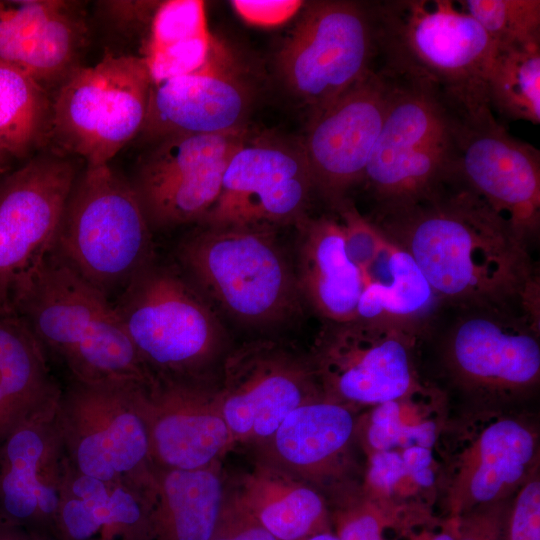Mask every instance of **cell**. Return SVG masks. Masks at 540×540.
I'll use <instances>...</instances> for the list:
<instances>
[{"label": "cell", "instance_id": "8fae6325", "mask_svg": "<svg viewBox=\"0 0 540 540\" xmlns=\"http://www.w3.org/2000/svg\"><path fill=\"white\" fill-rule=\"evenodd\" d=\"M146 386L73 380L62 389L54 421L73 471L105 481L155 480L145 415Z\"/></svg>", "mask_w": 540, "mask_h": 540}, {"label": "cell", "instance_id": "f546056e", "mask_svg": "<svg viewBox=\"0 0 540 540\" xmlns=\"http://www.w3.org/2000/svg\"><path fill=\"white\" fill-rule=\"evenodd\" d=\"M382 234L375 254L360 269L363 286L356 320L391 323L415 331L413 325L439 298L413 257Z\"/></svg>", "mask_w": 540, "mask_h": 540}, {"label": "cell", "instance_id": "3957f363", "mask_svg": "<svg viewBox=\"0 0 540 540\" xmlns=\"http://www.w3.org/2000/svg\"><path fill=\"white\" fill-rule=\"evenodd\" d=\"M381 52L390 70L419 80L458 115L491 108L487 80L497 46L450 0L382 1Z\"/></svg>", "mask_w": 540, "mask_h": 540}, {"label": "cell", "instance_id": "ac0fdd59", "mask_svg": "<svg viewBox=\"0 0 540 540\" xmlns=\"http://www.w3.org/2000/svg\"><path fill=\"white\" fill-rule=\"evenodd\" d=\"M394 83V73L383 65L309 116L300 145L315 189L335 206L363 181Z\"/></svg>", "mask_w": 540, "mask_h": 540}, {"label": "cell", "instance_id": "d6a6232c", "mask_svg": "<svg viewBox=\"0 0 540 540\" xmlns=\"http://www.w3.org/2000/svg\"><path fill=\"white\" fill-rule=\"evenodd\" d=\"M51 96L20 68L0 60V146L23 158L49 138Z\"/></svg>", "mask_w": 540, "mask_h": 540}, {"label": "cell", "instance_id": "ffe728a7", "mask_svg": "<svg viewBox=\"0 0 540 540\" xmlns=\"http://www.w3.org/2000/svg\"><path fill=\"white\" fill-rule=\"evenodd\" d=\"M252 100V88L237 58L215 38L201 67L152 84L137 137L151 144L171 135L245 130Z\"/></svg>", "mask_w": 540, "mask_h": 540}, {"label": "cell", "instance_id": "9c48e42d", "mask_svg": "<svg viewBox=\"0 0 540 540\" xmlns=\"http://www.w3.org/2000/svg\"><path fill=\"white\" fill-rule=\"evenodd\" d=\"M151 86L137 55L106 53L92 66H78L51 96L49 138L88 166L109 164L138 136Z\"/></svg>", "mask_w": 540, "mask_h": 540}, {"label": "cell", "instance_id": "b9f144b4", "mask_svg": "<svg viewBox=\"0 0 540 540\" xmlns=\"http://www.w3.org/2000/svg\"><path fill=\"white\" fill-rule=\"evenodd\" d=\"M438 525L426 526L419 534H415V532L412 531L405 537H408L410 540H456L457 519L446 518L440 526L439 531L436 532L432 530L431 532V529Z\"/></svg>", "mask_w": 540, "mask_h": 540}, {"label": "cell", "instance_id": "e0dca14e", "mask_svg": "<svg viewBox=\"0 0 540 540\" xmlns=\"http://www.w3.org/2000/svg\"><path fill=\"white\" fill-rule=\"evenodd\" d=\"M75 161L45 152L0 181V307L51 252L78 177Z\"/></svg>", "mask_w": 540, "mask_h": 540}, {"label": "cell", "instance_id": "bcb514c9", "mask_svg": "<svg viewBox=\"0 0 540 540\" xmlns=\"http://www.w3.org/2000/svg\"><path fill=\"white\" fill-rule=\"evenodd\" d=\"M34 540H53L51 538H48V537H45L43 535H40V534H35V537H34Z\"/></svg>", "mask_w": 540, "mask_h": 540}, {"label": "cell", "instance_id": "8d00e7d4", "mask_svg": "<svg viewBox=\"0 0 540 540\" xmlns=\"http://www.w3.org/2000/svg\"><path fill=\"white\" fill-rule=\"evenodd\" d=\"M511 502L480 506L460 516L456 540H508Z\"/></svg>", "mask_w": 540, "mask_h": 540}, {"label": "cell", "instance_id": "484cf974", "mask_svg": "<svg viewBox=\"0 0 540 540\" xmlns=\"http://www.w3.org/2000/svg\"><path fill=\"white\" fill-rule=\"evenodd\" d=\"M226 491L277 540H306L330 530L328 504L320 491L264 460L257 458Z\"/></svg>", "mask_w": 540, "mask_h": 540}, {"label": "cell", "instance_id": "7dc6e473", "mask_svg": "<svg viewBox=\"0 0 540 540\" xmlns=\"http://www.w3.org/2000/svg\"><path fill=\"white\" fill-rule=\"evenodd\" d=\"M5 171V167L4 166H0V176L2 175V173Z\"/></svg>", "mask_w": 540, "mask_h": 540}, {"label": "cell", "instance_id": "d4e9b609", "mask_svg": "<svg viewBox=\"0 0 540 540\" xmlns=\"http://www.w3.org/2000/svg\"><path fill=\"white\" fill-rule=\"evenodd\" d=\"M155 485L105 481L70 468L57 516L59 540H145Z\"/></svg>", "mask_w": 540, "mask_h": 540}, {"label": "cell", "instance_id": "4316f807", "mask_svg": "<svg viewBox=\"0 0 540 540\" xmlns=\"http://www.w3.org/2000/svg\"><path fill=\"white\" fill-rule=\"evenodd\" d=\"M298 286L313 308L333 323L356 320L362 273L350 259L342 223L331 217L302 219Z\"/></svg>", "mask_w": 540, "mask_h": 540}, {"label": "cell", "instance_id": "8992f818", "mask_svg": "<svg viewBox=\"0 0 540 540\" xmlns=\"http://www.w3.org/2000/svg\"><path fill=\"white\" fill-rule=\"evenodd\" d=\"M121 293L115 309L153 379L205 383L224 333L201 293L153 261Z\"/></svg>", "mask_w": 540, "mask_h": 540}, {"label": "cell", "instance_id": "52a82bcc", "mask_svg": "<svg viewBox=\"0 0 540 540\" xmlns=\"http://www.w3.org/2000/svg\"><path fill=\"white\" fill-rule=\"evenodd\" d=\"M434 451L447 518L510 500L539 470V436L528 415L475 406L447 420Z\"/></svg>", "mask_w": 540, "mask_h": 540}, {"label": "cell", "instance_id": "603a6c76", "mask_svg": "<svg viewBox=\"0 0 540 540\" xmlns=\"http://www.w3.org/2000/svg\"><path fill=\"white\" fill-rule=\"evenodd\" d=\"M87 36L75 1L0 0V60L31 75L47 90L78 66Z\"/></svg>", "mask_w": 540, "mask_h": 540}, {"label": "cell", "instance_id": "44dd1931", "mask_svg": "<svg viewBox=\"0 0 540 540\" xmlns=\"http://www.w3.org/2000/svg\"><path fill=\"white\" fill-rule=\"evenodd\" d=\"M55 412L23 423L0 442V521L59 540L57 516L70 465Z\"/></svg>", "mask_w": 540, "mask_h": 540}, {"label": "cell", "instance_id": "30bf717a", "mask_svg": "<svg viewBox=\"0 0 540 540\" xmlns=\"http://www.w3.org/2000/svg\"><path fill=\"white\" fill-rule=\"evenodd\" d=\"M381 33L382 2H310L279 51L280 74L311 115L375 70Z\"/></svg>", "mask_w": 540, "mask_h": 540}, {"label": "cell", "instance_id": "83f0119b", "mask_svg": "<svg viewBox=\"0 0 540 540\" xmlns=\"http://www.w3.org/2000/svg\"><path fill=\"white\" fill-rule=\"evenodd\" d=\"M27 326L0 307V442L15 428L53 414L62 389Z\"/></svg>", "mask_w": 540, "mask_h": 540}, {"label": "cell", "instance_id": "1f68e13d", "mask_svg": "<svg viewBox=\"0 0 540 540\" xmlns=\"http://www.w3.org/2000/svg\"><path fill=\"white\" fill-rule=\"evenodd\" d=\"M447 420L444 393L421 383L400 398L369 408L357 420L356 437L366 454L411 447L434 449Z\"/></svg>", "mask_w": 540, "mask_h": 540}, {"label": "cell", "instance_id": "836d02e7", "mask_svg": "<svg viewBox=\"0 0 540 540\" xmlns=\"http://www.w3.org/2000/svg\"><path fill=\"white\" fill-rule=\"evenodd\" d=\"M489 105L502 115L540 123V44L498 48L487 80Z\"/></svg>", "mask_w": 540, "mask_h": 540}, {"label": "cell", "instance_id": "d6986e66", "mask_svg": "<svg viewBox=\"0 0 540 540\" xmlns=\"http://www.w3.org/2000/svg\"><path fill=\"white\" fill-rule=\"evenodd\" d=\"M454 176L524 240L540 224V151L512 136L486 108L459 115Z\"/></svg>", "mask_w": 540, "mask_h": 540}, {"label": "cell", "instance_id": "5bb4252c", "mask_svg": "<svg viewBox=\"0 0 540 540\" xmlns=\"http://www.w3.org/2000/svg\"><path fill=\"white\" fill-rule=\"evenodd\" d=\"M538 324L488 306L474 307L452 327L446 364L476 406L506 407L538 385Z\"/></svg>", "mask_w": 540, "mask_h": 540}, {"label": "cell", "instance_id": "5b68a950", "mask_svg": "<svg viewBox=\"0 0 540 540\" xmlns=\"http://www.w3.org/2000/svg\"><path fill=\"white\" fill-rule=\"evenodd\" d=\"M52 251L107 297L152 262L151 227L130 181L86 165L73 185Z\"/></svg>", "mask_w": 540, "mask_h": 540}, {"label": "cell", "instance_id": "4dcf8cb0", "mask_svg": "<svg viewBox=\"0 0 540 540\" xmlns=\"http://www.w3.org/2000/svg\"><path fill=\"white\" fill-rule=\"evenodd\" d=\"M215 37L199 0L160 1L150 22L142 54L152 84L192 72L208 59Z\"/></svg>", "mask_w": 540, "mask_h": 540}, {"label": "cell", "instance_id": "7402d4cb", "mask_svg": "<svg viewBox=\"0 0 540 540\" xmlns=\"http://www.w3.org/2000/svg\"><path fill=\"white\" fill-rule=\"evenodd\" d=\"M144 404L155 469L207 468L233 447L216 388L156 379L145 387Z\"/></svg>", "mask_w": 540, "mask_h": 540}, {"label": "cell", "instance_id": "f35d334b", "mask_svg": "<svg viewBox=\"0 0 540 540\" xmlns=\"http://www.w3.org/2000/svg\"><path fill=\"white\" fill-rule=\"evenodd\" d=\"M210 540H277L225 490L223 507Z\"/></svg>", "mask_w": 540, "mask_h": 540}, {"label": "cell", "instance_id": "ab89813d", "mask_svg": "<svg viewBox=\"0 0 540 540\" xmlns=\"http://www.w3.org/2000/svg\"><path fill=\"white\" fill-rule=\"evenodd\" d=\"M232 7L246 22L264 27L280 25L304 6L299 0H234Z\"/></svg>", "mask_w": 540, "mask_h": 540}, {"label": "cell", "instance_id": "2e32d148", "mask_svg": "<svg viewBox=\"0 0 540 540\" xmlns=\"http://www.w3.org/2000/svg\"><path fill=\"white\" fill-rule=\"evenodd\" d=\"M313 177L300 141L249 139L226 166L220 195L204 227H265L301 221Z\"/></svg>", "mask_w": 540, "mask_h": 540}, {"label": "cell", "instance_id": "7a4b0ae2", "mask_svg": "<svg viewBox=\"0 0 540 540\" xmlns=\"http://www.w3.org/2000/svg\"><path fill=\"white\" fill-rule=\"evenodd\" d=\"M8 310L74 381L151 384L108 297L52 250L13 290Z\"/></svg>", "mask_w": 540, "mask_h": 540}, {"label": "cell", "instance_id": "ba28073f", "mask_svg": "<svg viewBox=\"0 0 540 540\" xmlns=\"http://www.w3.org/2000/svg\"><path fill=\"white\" fill-rule=\"evenodd\" d=\"M392 72L393 92L363 178L378 212L414 203L454 176L459 115L427 84Z\"/></svg>", "mask_w": 540, "mask_h": 540}, {"label": "cell", "instance_id": "e575fe53", "mask_svg": "<svg viewBox=\"0 0 540 540\" xmlns=\"http://www.w3.org/2000/svg\"><path fill=\"white\" fill-rule=\"evenodd\" d=\"M498 48L540 44L539 0H460Z\"/></svg>", "mask_w": 540, "mask_h": 540}, {"label": "cell", "instance_id": "d590c367", "mask_svg": "<svg viewBox=\"0 0 540 540\" xmlns=\"http://www.w3.org/2000/svg\"><path fill=\"white\" fill-rule=\"evenodd\" d=\"M330 524L339 540H384L385 529H393L401 536L407 520L398 511L373 501L361 490L344 489L337 493Z\"/></svg>", "mask_w": 540, "mask_h": 540}, {"label": "cell", "instance_id": "74e56055", "mask_svg": "<svg viewBox=\"0 0 540 540\" xmlns=\"http://www.w3.org/2000/svg\"><path fill=\"white\" fill-rule=\"evenodd\" d=\"M508 540H540V478L535 472L511 502Z\"/></svg>", "mask_w": 540, "mask_h": 540}, {"label": "cell", "instance_id": "ee69618b", "mask_svg": "<svg viewBox=\"0 0 540 540\" xmlns=\"http://www.w3.org/2000/svg\"><path fill=\"white\" fill-rule=\"evenodd\" d=\"M306 540H339V539L334 532H332L331 530H326V531L316 533L308 537Z\"/></svg>", "mask_w": 540, "mask_h": 540}, {"label": "cell", "instance_id": "6da1fadb", "mask_svg": "<svg viewBox=\"0 0 540 540\" xmlns=\"http://www.w3.org/2000/svg\"><path fill=\"white\" fill-rule=\"evenodd\" d=\"M377 220L439 299L469 307H506L518 299L536 316L527 242L455 176L414 203L379 211Z\"/></svg>", "mask_w": 540, "mask_h": 540}, {"label": "cell", "instance_id": "60d3db41", "mask_svg": "<svg viewBox=\"0 0 540 540\" xmlns=\"http://www.w3.org/2000/svg\"><path fill=\"white\" fill-rule=\"evenodd\" d=\"M160 1H100L99 12L123 33L134 32L150 25Z\"/></svg>", "mask_w": 540, "mask_h": 540}, {"label": "cell", "instance_id": "4fadbf2b", "mask_svg": "<svg viewBox=\"0 0 540 540\" xmlns=\"http://www.w3.org/2000/svg\"><path fill=\"white\" fill-rule=\"evenodd\" d=\"M414 333L384 322L334 323L321 334L310 359L325 399L356 412L419 386Z\"/></svg>", "mask_w": 540, "mask_h": 540}, {"label": "cell", "instance_id": "f6af8a7d", "mask_svg": "<svg viewBox=\"0 0 540 540\" xmlns=\"http://www.w3.org/2000/svg\"><path fill=\"white\" fill-rule=\"evenodd\" d=\"M8 156L7 152L0 146V166H3Z\"/></svg>", "mask_w": 540, "mask_h": 540}, {"label": "cell", "instance_id": "7c38bea8", "mask_svg": "<svg viewBox=\"0 0 540 540\" xmlns=\"http://www.w3.org/2000/svg\"><path fill=\"white\" fill-rule=\"evenodd\" d=\"M216 395L233 447L254 448L290 412L325 398L311 360L267 339L244 343L225 355Z\"/></svg>", "mask_w": 540, "mask_h": 540}, {"label": "cell", "instance_id": "f1b7e54d", "mask_svg": "<svg viewBox=\"0 0 540 540\" xmlns=\"http://www.w3.org/2000/svg\"><path fill=\"white\" fill-rule=\"evenodd\" d=\"M220 462L197 470L156 469L145 540H210L226 485Z\"/></svg>", "mask_w": 540, "mask_h": 540}, {"label": "cell", "instance_id": "7bdbcfd3", "mask_svg": "<svg viewBox=\"0 0 540 540\" xmlns=\"http://www.w3.org/2000/svg\"><path fill=\"white\" fill-rule=\"evenodd\" d=\"M0 540H34V533L26 528L0 521Z\"/></svg>", "mask_w": 540, "mask_h": 540}, {"label": "cell", "instance_id": "cb8c5ba5", "mask_svg": "<svg viewBox=\"0 0 540 540\" xmlns=\"http://www.w3.org/2000/svg\"><path fill=\"white\" fill-rule=\"evenodd\" d=\"M357 420L350 408L321 399L290 412L272 436L255 447L257 458L311 484L318 490H344Z\"/></svg>", "mask_w": 540, "mask_h": 540}, {"label": "cell", "instance_id": "277c9868", "mask_svg": "<svg viewBox=\"0 0 540 540\" xmlns=\"http://www.w3.org/2000/svg\"><path fill=\"white\" fill-rule=\"evenodd\" d=\"M177 255L189 282L237 322L278 325L299 309L297 276L270 228L202 226Z\"/></svg>", "mask_w": 540, "mask_h": 540}, {"label": "cell", "instance_id": "9a60e30c", "mask_svg": "<svg viewBox=\"0 0 540 540\" xmlns=\"http://www.w3.org/2000/svg\"><path fill=\"white\" fill-rule=\"evenodd\" d=\"M247 130L171 135L140 156L130 181L152 228L200 222L217 201L232 154Z\"/></svg>", "mask_w": 540, "mask_h": 540}]
</instances>
